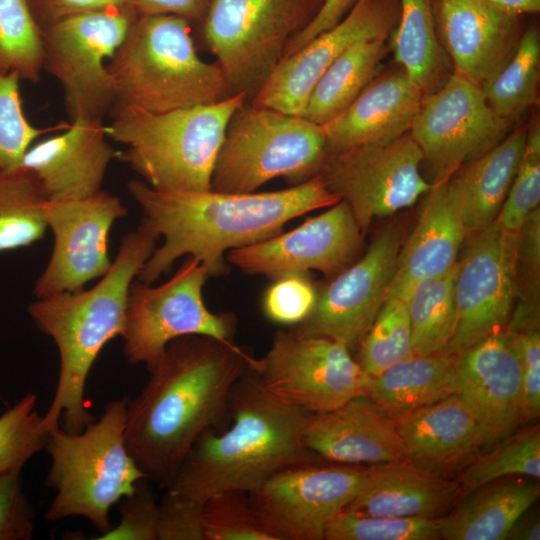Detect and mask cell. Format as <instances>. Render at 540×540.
Masks as SVG:
<instances>
[{"mask_svg": "<svg viewBox=\"0 0 540 540\" xmlns=\"http://www.w3.org/2000/svg\"><path fill=\"white\" fill-rule=\"evenodd\" d=\"M254 362L237 344L211 337L168 344L127 408L125 444L148 480L168 488L197 439L227 423L230 393Z\"/></svg>", "mask_w": 540, "mask_h": 540, "instance_id": "6da1fadb", "label": "cell"}, {"mask_svg": "<svg viewBox=\"0 0 540 540\" xmlns=\"http://www.w3.org/2000/svg\"><path fill=\"white\" fill-rule=\"evenodd\" d=\"M127 189L142 210L141 220L164 238L137 275L147 284L184 255L206 264L211 276L219 275L226 251L274 237L290 220L340 201L320 174L271 192L160 191L142 180L129 181Z\"/></svg>", "mask_w": 540, "mask_h": 540, "instance_id": "7a4b0ae2", "label": "cell"}, {"mask_svg": "<svg viewBox=\"0 0 540 540\" xmlns=\"http://www.w3.org/2000/svg\"><path fill=\"white\" fill-rule=\"evenodd\" d=\"M159 237L141 220L127 233L109 270L89 289L37 298L28 306L36 327L54 341L59 374L42 424L49 432L63 425L81 432L96 418L89 411L85 388L89 372L103 347L121 336L128 292L156 248Z\"/></svg>", "mask_w": 540, "mask_h": 540, "instance_id": "3957f363", "label": "cell"}, {"mask_svg": "<svg viewBox=\"0 0 540 540\" xmlns=\"http://www.w3.org/2000/svg\"><path fill=\"white\" fill-rule=\"evenodd\" d=\"M228 413L229 428L204 432L166 489L204 502L222 491L250 493L285 468L319 461L303 443L308 412L269 392L252 369L235 383Z\"/></svg>", "mask_w": 540, "mask_h": 540, "instance_id": "277c9868", "label": "cell"}, {"mask_svg": "<svg viewBox=\"0 0 540 540\" xmlns=\"http://www.w3.org/2000/svg\"><path fill=\"white\" fill-rule=\"evenodd\" d=\"M107 66L113 107L160 113L233 95L218 64L198 55L189 21L174 14L134 19Z\"/></svg>", "mask_w": 540, "mask_h": 540, "instance_id": "5b68a950", "label": "cell"}, {"mask_svg": "<svg viewBox=\"0 0 540 540\" xmlns=\"http://www.w3.org/2000/svg\"><path fill=\"white\" fill-rule=\"evenodd\" d=\"M246 101L244 93H236L215 103L160 113L113 107L107 135L126 146L118 158L151 188L210 190L228 122Z\"/></svg>", "mask_w": 540, "mask_h": 540, "instance_id": "8992f818", "label": "cell"}, {"mask_svg": "<svg viewBox=\"0 0 540 540\" xmlns=\"http://www.w3.org/2000/svg\"><path fill=\"white\" fill-rule=\"evenodd\" d=\"M129 399L106 404L100 418L78 433L60 426L47 434L44 450L50 457L45 485L55 491L45 519L56 522L72 516L86 518L104 535L111 528L113 505L147 479L125 444Z\"/></svg>", "mask_w": 540, "mask_h": 540, "instance_id": "52a82bcc", "label": "cell"}, {"mask_svg": "<svg viewBox=\"0 0 540 540\" xmlns=\"http://www.w3.org/2000/svg\"><path fill=\"white\" fill-rule=\"evenodd\" d=\"M327 156L321 125L246 101L228 122L211 189L251 193L278 177L295 186L319 175Z\"/></svg>", "mask_w": 540, "mask_h": 540, "instance_id": "ba28073f", "label": "cell"}, {"mask_svg": "<svg viewBox=\"0 0 540 540\" xmlns=\"http://www.w3.org/2000/svg\"><path fill=\"white\" fill-rule=\"evenodd\" d=\"M307 12L308 0H208L204 39L232 94L254 97Z\"/></svg>", "mask_w": 540, "mask_h": 540, "instance_id": "9c48e42d", "label": "cell"}, {"mask_svg": "<svg viewBox=\"0 0 540 540\" xmlns=\"http://www.w3.org/2000/svg\"><path fill=\"white\" fill-rule=\"evenodd\" d=\"M210 276L206 264L189 256L160 285L132 282L120 336L129 363L144 364L149 371L171 341L188 335L235 343L236 317L214 313L204 303L202 290Z\"/></svg>", "mask_w": 540, "mask_h": 540, "instance_id": "30bf717a", "label": "cell"}, {"mask_svg": "<svg viewBox=\"0 0 540 540\" xmlns=\"http://www.w3.org/2000/svg\"><path fill=\"white\" fill-rule=\"evenodd\" d=\"M130 7L73 14L41 28L43 69L61 85L71 121L103 119L114 93L108 62L134 21Z\"/></svg>", "mask_w": 540, "mask_h": 540, "instance_id": "8fae6325", "label": "cell"}, {"mask_svg": "<svg viewBox=\"0 0 540 540\" xmlns=\"http://www.w3.org/2000/svg\"><path fill=\"white\" fill-rule=\"evenodd\" d=\"M252 370L269 392L308 413L333 410L364 394L367 377L342 342L294 329L278 330Z\"/></svg>", "mask_w": 540, "mask_h": 540, "instance_id": "7c38bea8", "label": "cell"}, {"mask_svg": "<svg viewBox=\"0 0 540 540\" xmlns=\"http://www.w3.org/2000/svg\"><path fill=\"white\" fill-rule=\"evenodd\" d=\"M423 154L410 132L387 142L330 153L321 170L327 188L350 207L363 234L374 219L413 205L433 183L420 172Z\"/></svg>", "mask_w": 540, "mask_h": 540, "instance_id": "4fadbf2b", "label": "cell"}, {"mask_svg": "<svg viewBox=\"0 0 540 540\" xmlns=\"http://www.w3.org/2000/svg\"><path fill=\"white\" fill-rule=\"evenodd\" d=\"M454 280L456 327L442 352L458 355L505 330L518 295V234L492 223L468 237Z\"/></svg>", "mask_w": 540, "mask_h": 540, "instance_id": "5bb4252c", "label": "cell"}, {"mask_svg": "<svg viewBox=\"0 0 540 540\" xmlns=\"http://www.w3.org/2000/svg\"><path fill=\"white\" fill-rule=\"evenodd\" d=\"M513 123L492 110L479 86L454 72L423 96L409 132L436 184L498 144Z\"/></svg>", "mask_w": 540, "mask_h": 540, "instance_id": "9a60e30c", "label": "cell"}, {"mask_svg": "<svg viewBox=\"0 0 540 540\" xmlns=\"http://www.w3.org/2000/svg\"><path fill=\"white\" fill-rule=\"evenodd\" d=\"M366 467L319 461L285 468L249 493L275 540H323L328 523L360 490Z\"/></svg>", "mask_w": 540, "mask_h": 540, "instance_id": "2e32d148", "label": "cell"}, {"mask_svg": "<svg viewBox=\"0 0 540 540\" xmlns=\"http://www.w3.org/2000/svg\"><path fill=\"white\" fill-rule=\"evenodd\" d=\"M400 248L399 230L381 231L363 256L317 290L312 312L294 330L335 339L349 349L359 345L388 297Z\"/></svg>", "mask_w": 540, "mask_h": 540, "instance_id": "e0dca14e", "label": "cell"}, {"mask_svg": "<svg viewBox=\"0 0 540 540\" xmlns=\"http://www.w3.org/2000/svg\"><path fill=\"white\" fill-rule=\"evenodd\" d=\"M121 200L106 191L84 199L49 201L48 229L54 236L50 259L34 285L37 298L83 289L111 267L109 234L126 216Z\"/></svg>", "mask_w": 540, "mask_h": 540, "instance_id": "ac0fdd59", "label": "cell"}, {"mask_svg": "<svg viewBox=\"0 0 540 540\" xmlns=\"http://www.w3.org/2000/svg\"><path fill=\"white\" fill-rule=\"evenodd\" d=\"M363 236L350 207L340 200L291 231L228 251L227 259L245 273L271 279L309 270L333 277L359 257Z\"/></svg>", "mask_w": 540, "mask_h": 540, "instance_id": "d6986e66", "label": "cell"}, {"mask_svg": "<svg viewBox=\"0 0 540 540\" xmlns=\"http://www.w3.org/2000/svg\"><path fill=\"white\" fill-rule=\"evenodd\" d=\"M395 3L358 1L336 25L283 57L250 102L302 116L316 82L347 48L364 39H387L395 26Z\"/></svg>", "mask_w": 540, "mask_h": 540, "instance_id": "ffe728a7", "label": "cell"}, {"mask_svg": "<svg viewBox=\"0 0 540 540\" xmlns=\"http://www.w3.org/2000/svg\"><path fill=\"white\" fill-rule=\"evenodd\" d=\"M457 356V394L480 427L488 449L515 432L523 421L521 368L506 330Z\"/></svg>", "mask_w": 540, "mask_h": 540, "instance_id": "44dd1931", "label": "cell"}, {"mask_svg": "<svg viewBox=\"0 0 540 540\" xmlns=\"http://www.w3.org/2000/svg\"><path fill=\"white\" fill-rule=\"evenodd\" d=\"M108 138L102 119H76L64 132L33 143L19 164L36 175L48 201L88 198L102 190L119 155Z\"/></svg>", "mask_w": 540, "mask_h": 540, "instance_id": "7402d4cb", "label": "cell"}, {"mask_svg": "<svg viewBox=\"0 0 540 540\" xmlns=\"http://www.w3.org/2000/svg\"><path fill=\"white\" fill-rule=\"evenodd\" d=\"M302 438L309 451L331 463L371 466L407 461L395 420L366 394L327 412L308 413Z\"/></svg>", "mask_w": 540, "mask_h": 540, "instance_id": "603a6c76", "label": "cell"}, {"mask_svg": "<svg viewBox=\"0 0 540 540\" xmlns=\"http://www.w3.org/2000/svg\"><path fill=\"white\" fill-rule=\"evenodd\" d=\"M454 72L480 88L507 62L521 35L518 15L484 0H435Z\"/></svg>", "mask_w": 540, "mask_h": 540, "instance_id": "cb8c5ba5", "label": "cell"}, {"mask_svg": "<svg viewBox=\"0 0 540 540\" xmlns=\"http://www.w3.org/2000/svg\"><path fill=\"white\" fill-rule=\"evenodd\" d=\"M394 420L407 461L436 477L450 478L485 450L478 422L458 394Z\"/></svg>", "mask_w": 540, "mask_h": 540, "instance_id": "d4e9b609", "label": "cell"}, {"mask_svg": "<svg viewBox=\"0 0 540 540\" xmlns=\"http://www.w3.org/2000/svg\"><path fill=\"white\" fill-rule=\"evenodd\" d=\"M423 96L402 68L376 77L346 110L321 125L328 154L409 132Z\"/></svg>", "mask_w": 540, "mask_h": 540, "instance_id": "484cf974", "label": "cell"}, {"mask_svg": "<svg viewBox=\"0 0 540 540\" xmlns=\"http://www.w3.org/2000/svg\"><path fill=\"white\" fill-rule=\"evenodd\" d=\"M467 237L463 218L446 181L434 184L427 193L417 224L400 248L388 296L404 300L419 281L451 270Z\"/></svg>", "mask_w": 540, "mask_h": 540, "instance_id": "4316f807", "label": "cell"}, {"mask_svg": "<svg viewBox=\"0 0 540 540\" xmlns=\"http://www.w3.org/2000/svg\"><path fill=\"white\" fill-rule=\"evenodd\" d=\"M463 496L457 480L430 475L407 461L385 463L366 467L360 490L343 510L438 519Z\"/></svg>", "mask_w": 540, "mask_h": 540, "instance_id": "83f0119b", "label": "cell"}, {"mask_svg": "<svg viewBox=\"0 0 540 540\" xmlns=\"http://www.w3.org/2000/svg\"><path fill=\"white\" fill-rule=\"evenodd\" d=\"M527 132L528 127L524 126L507 135L446 180L468 237L495 221L519 167Z\"/></svg>", "mask_w": 540, "mask_h": 540, "instance_id": "f1b7e54d", "label": "cell"}, {"mask_svg": "<svg viewBox=\"0 0 540 540\" xmlns=\"http://www.w3.org/2000/svg\"><path fill=\"white\" fill-rule=\"evenodd\" d=\"M540 495L538 480L509 476L464 495L436 519L441 539L504 540L515 521Z\"/></svg>", "mask_w": 540, "mask_h": 540, "instance_id": "f546056e", "label": "cell"}, {"mask_svg": "<svg viewBox=\"0 0 540 540\" xmlns=\"http://www.w3.org/2000/svg\"><path fill=\"white\" fill-rule=\"evenodd\" d=\"M457 392V356L443 353L413 355L377 376H367L364 385V394L393 419Z\"/></svg>", "mask_w": 540, "mask_h": 540, "instance_id": "4dcf8cb0", "label": "cell"}, {"mask_svg": "<svg viewBox=\"0 0 540 540\" xmlns=\"http://www.w3.org/2000/svg\"><path fill=\"white\" fill-rule=\"evenodd\" d=\"M385 41L364 39L347 48L316 82L302 116L324 125L346 110L376 78Z\"/></svg>", "mask_w": 540, "mask_h": 540, "instance_id": "1f68e13d", "label": "cell"}, {"mask_svg": "<svg viewBox=\"0 0 540 540\" xmlns=\"http://www.w3.org/2000/svg\"><path fill=\"white\" fill-rule=\"evenodd\" d=\"M399 2L400 20L389 34L394 59L426 95L450 76L447 56L436 34L433 0Z\"/></svg>", "mask_w": 540, "mask_h": 540, "instance_id": "d6a6232c", "label": "cell"}, {"mask_svg": "<svg viewBox=\"0 0 540 540\" xmlns=\"http://www.w3.org/2000/svg\"><path fill=\"white\" fill-rule=\"evenodd\" d=\"M48 202L32 171L20 164L0 170V253L44 237Z\"/></svg>", "mask_w": 540, "mask_h": 540, "instance_id": "836d02e7", "label": "cell"}, {"mask_svg": "<svg viewBox=\"0 0 540 540\" xmlns=\"http://www.w3.org/2000/svg\"><path fill=\"white\" fill-rule=\"evenodd\" d=\"M456 265L445 274L419 281L404 299L414 355L442 353L456 327L454 280Z\"/></svg>", "mask_w": 540, "mask_h": 540, "instance_id": "e575fe53", "label": "cell"}, {"mask_svg": "<svg viewBox=\"0 0 540 540\" xmlns=\"http://www.w3.org/2000/svg\"><path fill=\"white\" fill-rule=\"evenodd\" d=\"M540 36L537 28L526 30L503 67L482 87L492 110L515 121L538 101Z\"/></svg>", "mask_w": 540, "mask_h": 540, "instance_id": "d590c367", "label": "cell"}, {"mask_svg": "<svg viewBox=\"0 0 540 540\" xmlns=\"http://www.w3.org/2000/svg\"><path fill=\"white\" fill-rule=\"evenodd\" d=\"M509 476L539 480V425L515 431L485 454H479L456 480L466 495L489 482Z\"/></svg>", "mask_w": 540, "mask_h": 540, "instance_id": "8d00e7d4", "label": "cell"}, {"mask_svg": "<svg viewBox=\"0 0 540 540\" xmlns=\"http://www.w3.org/2000/svg\"><path fill=\"white\" fill-rule=\"evenodd\" d=\"M42 70L41 29L28 0H0V73L36 83Z\"/></svg>", "mask_w": 540, "mask_h": 540, "instance_id": "74e56055", "label": "cell"}, {"mask_svg": "<svg viewBox=\"0 0 540 540\" xmlns=\"http://www.w3.org/2000/svg\"><path fill=\"white\" fill-rule=\"evenodd\" d=\"M359 346L358 363L371 377L412 357L411 326L405 301L388 296Z\"/></svg>", "mask_w": 540, "mask_h": 540, "instance_id": "f35d334b", "label": "cell"}, {"mask_svg": "<svg viewBox=\"0 0 540 540\" xmlns=\"http://www.w3.org/2000/svg\"><path fill=\"white\" fill-rule=\"evenodd\" d=\"M325 540H436V519L364 515L341 511L326 526Z\"/></svg>", "mask_w": 540, "mask_h": 540, "instance_id": "ab89813d", "label": "cell"}, {"mask_svg": "<svg viewBox=\"0 0 540 540\" xmlns=\"http://www.w3.org/2000/svg\"><path fill=\"white\" fill-rule=\"evenodd\" d=\"M47 434L37 409V396L27 393L0 415V473L22 469L44 450Z\"/></svg>", "mask_w": 540, "mask_h": 540, "instance_id": "60d3db41", "label": "cell"}, {"mask_svg": "<svg viewBox=\"0 0 540 540\" xmlns=\"http://www.w3.org/2000/svg\"><path fill=\"white\" fill-rule=\"evenodd\" d=\"M205 540H275L256 514L249 493L222 491L204 501Z\"/></svg>", "mask_w": 540, "mask_h": 540, "instance_id": "b9f144b4", "label": "cell"}, {"mask_svg": "<svg viewBox=\"0 0 540 540\" xmlns=\"http://www.w3.org/2000/svg\"><path fill=\"white\" fill-rule=\"evenodd\" d=\"M540 202V125L534 119L528 127L521 161L506 199L493 223L518 234L531 212Z\"/></svg>", "mask_w": 540, "mask_h": 540, "instance_id": "7bdbcfd3", "label": "cell"}, {"mask_svg": "<svg viewBox=\"0 0 540 540\" xmlns=\"http://www.w3.org/2000/svg\"><path fill=\"white\" fill-rule=\"evenodd\" d=\"M19 77L0 73V170L18 165L28 148L54 128L32 125L23 111Z\"/></svg>", "mask_w": 540, "mask_h": 540, "instance_id": "ee69618b", "label": "cell"}, {"mask_svg": "<svg viewBox=\"0 0 540 540\" xmlns=\"http://www.w3.org/2000/svg\"><path fill=\"white\" fill-rule=\"evenodd\" d=\"M262 298L264 315L281 325H298L312 312L317 289L308 273H286L272 279Z\"/></svg>", "mask_w": 540, "mask_h": 540, "instance_id": "f6af8a7d", "label": "cell"}, {"mask_svg": "<svg viewBox=\"0 0 540 540\" xmlns=\"http://www.w3.org/2000/svg\"><path fill=\"white\" fill-rule=\"evenodd\" d=\"M147 480H140L134 492L121 499L116 527L95 539L158 540V502Z\"/></svg>", "mask_w": 540, "mask_h": 540, "instance_id": "bcb514c9", "label": "cell"}, {"mask_svg": "<svg viewBox=\"0 0 540 540\" xmlns=\"http://www.w3.org/2000/svg\"><path fill=\"white\" fill-rule=\"evenodd\" d=\"M521 368V406L523 421L540 414V333L539 325L505 329Z\"/></svg>", "mask_w": 540, "mask_h": 540, "instance_id": "7dc6e473", "label": "cell"}, {"mask_svg": "<svg viewBox=\"0 0 540 540\" xmlns=\"http://www.w3.org/2000/svg\"><path fill=\"white\" fill-rule=\"evenodd\" d=\"M22 469L0 473V540H29L35 512L23 491Z\"/></svg>", "mask_w": 540, "mask_h": 540, "instance_id": "c3c4849f", "label": "cell"}, {"mask_svg": "<svg viewBox=\"0 0 540 540\" xmlns=\"http://www.w3.org/2000/svg\"><path fill=\"white\" fill-rule=\"evenodd\" d=\"M158 503V540H205L202 522L204 502L165 489Z\"/></svg>", "mask_w": 540, "mask_h": 540, "instance_id": "681fc988", "label": "cell"}, {"mask_svg": "<svg viewBox=\"0 0 540 540\" xmlns=\"http://www.w3.org/2000/svg\"><path fill=\"white\" fill-rule=\"evenodd\" d=\"M40 29L67 16L86 11L132 7L130 0H28Z\"/></svg>", "mask_w": 540, "mask_h": 540, "instance_id": "f907efd6", "label": "cell"}, {"mask_svg": "<svg viewBox=\"0 0 540 540\" xmlns=\"http://www.w3.org/2000/svg\"><path fill=\"white\" fill-rule=\"evenodd\" d=\"M360 0H324L309 22L289 40L284 56L290 55L320 33L336 25Z\"/></svg>", "mask_w": 540, "mask_h": 540, "instance_id": "816d5d0a", "label": "cell"}, {"mask_svg": "<svg viewBox=\"0 0 540 540\" xmlns=\"http://www.w3.org/2000/svg\"><path fill=\"white\" fill-rule=\"evenodd\" d=\"M518 263L538 287L540 266V209L529 214L518 232Z\"/></svg>", "mask_w": 540, "mask_h": 540, "instance_id": "f5cc1de1", "label": "cell"}, {"mask_svg": "<svg viewBox=\"0 0 540 540\" xmlns=\"http://www.w3.org/2000/svg\"><path fill=\"white\" fill-rule=\"evenodd\" d=\"M506 539L510 540H539L540 520L536 510L528 509L512 525Z\"/></svg>", "mask_w": 540, "mask_h": 540, "instance_id": "db71d44e", "label": "cell"}, {"mask_svg": "<svg viewBox=\"0 0 540 540\" xmlns=\"http://www.w3.org/2000/svg\"><path fill=\"white\" fill-rule=\"evenodd\" d=\"M485 2L506 12L520 15L535 13L540 10V0H484Z\"/></svg>", "mask_w": 540, "mask_h": 540, "instance_id": "11a10c76", "label": "cell"}]
</instances>
